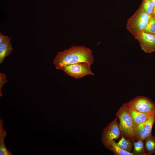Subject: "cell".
<instances>
[{
	"label": "cell",
	"mask_w": 155,
	"mask_h": 155,
	"mask_svg": "<svg viewBox=\"0 0 155 155\" xmlns=\"http://www.w3.org/2000/svg\"><path fill=\"white\" fill-rule=\"evenodd\" d=\"M117 117L110 123L102 131L101 141L104 147L110 150L111 142L118 138L120 135V129Z\"/></svg>",
	"instance_id": "obj_4"
},
{
	"label": "cell",
	"mask_w": 155,
	"mask_h": 155,
	"mask_svg": "<svg viewBox=\"0 0 155 155\" xmlns=\"http://www.w3.org/2000/svg\"><path fill=\"white\" fill-rule=\"evenodd\" d=\"M10 37L7 40L0 44V64L3 61L5 58L10 55L13 50Z\"/></svg>",
	"instance_id": "obj_10"
},
{
	"label": "cell",
	"mask_w": 155,
	"mask_h": 155,
	"mask_svg": "<svg viewBox=\"0 0 155 155\" xmlns=\"http://www.w3.org/2000/svg\"><path fill=\"white\" fill-rule=\"evenodd\" d=\"M139 42L142 49L146 53L155 51V35L142 31L135 36Z\"/></svg>",
	"instance_id": "obj_7"
},
{
	"label": "cell",
	"mask_w": 155,
	"mask_h": 155,
	"mask_svg": "<svg viewBox=\"0 0 155 155\" xmlns=\"http://www.w3.org/2000/svg\"><path fill=\"white\" fill-rule=\"evenodd\" d=\"M9 37L7 36H5L2 33H0V44H1L7 40Z\"/></svg>",
	"instance_id": "obj_19"
},
{
	"label": "cell",
	"mask_w": 155,
	"mask_h": 155,
	"mask_svg": "<svg viewBox=\"0 0 155 155\" xmlns=\"http://www.w3.org/2000/svg\"><path fill=\"white\" fill-rule=\"evenodd\" d=\"M146 141V148L149 154H155V137L151 134Z\"/></svg>",
	"instance_id": "obj_13"
},
{
	"label": "cell",
	"mask_w": 155,
	"mask_h": 155,
	"mask_svg": "<svg viewBox=\"0 0 155 155\" xmlns=\"http://www.w3.org/2000/svg\"><path fill=\"white\" fill-rule=\"evenodd\" d=\"M111 148L110 150L116 155H137L135 153H131L126 151L119 147L115 141L113 140L111 143Z\"/></svg>",
	"instance_id": "obj_12"
},
{
	"label": "cell",
	"mask_w": 155,
	"mask_h": 155,
	"mask_svg": "<svg viewBox=\"0 0 155 155\" xmlns=\"http://www.w3.org/2000/svg\"><path fill=\"white\" fill-rule=\"evenodd\" d=\"M130 140L129 139L127 140H125L122 135L121 139L118 143H116L121 148L130 152L132 147V144Z\"/></svg>",
	"instance_id": "obj_15"
},
{
	"label": "cell",
	"mask_w": 155,
	"mask_h": 155,
	"mask_svg": "<svg viewBox=\"0 0 155 155\" xmlns=\"http://www.w3.org/2000/svg\"><path fill=\"white\" fill-rule=\"evenodd\" d=\"M129 110L136 127L150 118L155 116V110L145 113L138 112L129 109Z\"/></svg>",
	"instance_id": "obj_9"
},
{
	"label": "cell",
	"mask_w": 155,
	"mask_h": 155,
	"mask_svg": "<svg viewBox=\"0 0 155 155\" xmlns=\"http://www.w3.org/2000/svg\"><path fill=\"white\" fill-rule=\"evenodd\" d=\"M152 15L146 13L140 6L128 20L127 28L134 36L144 31Z\"/></svg>",
	"instance_id": "obj_3"
},
{
	"label": "cell",
	"mask_w": 155,
	"mask_h": 155,
	"mask_svg": "<svg viewBox=\"0 0 155 155\" xmlns=\"http://www.w3.org/2000/svg\"><path fill=\"white\" fill-rule=\"evenodd\" d=\"M91 65L86 62H79L64 67L61 70L70 76L80 79L86 75H94L90 69Z\"/></svg>",
	"instance_id": "obj_5"
},
{
	"label": "cell",
	"mask_w": 155,
	"mask_h": 155,
	"mask_svg": "<svg viewBox=\"0 0 155 155\" xmlns=\"http://www.w3.org/2000/svg\"><path fill=\"white\" fill-rule=\"evenodd\" d=\"M152 15H155V7H154Z\"/></svg>",
	"instance_id": "obj_21"
},
{
	"label": "cell",
	"mask_w": 155,
	"mask_h": 155,
	"mask_svg": "<svg viewBox=\"0 0 155 155\" xmlns=\"http://www.w3.org/2000/svg\"><path fill=\"white\" fill-rule=\"evenodd\" d=\"M141 6L148 14L152 15L154 7L150 0H143Z\"/></svg>",
	"instance_id": "obj_17"
},
{
	"label": "cell",
	"mask_w": 155,
	"mask_h": 155,
	"mask_svg": "<svg viewBox=\"0 0 155 155\" xmlns=\"http://www.w3.org/2000/svg\"><path fill=\"white\" fill-rule=\"evenodd\" d=\"M144 31L155 35V15H152Z\"/></svg>",
	"instance_id": "obj_16"
},
{
	"label": "cell",
	"mask_w": 155,
	"mask_h": 155,
	"mask_svg": "<svg viewBox=\"0 0 155 155\" xmlns=\"http://www.w3.org/2000/svg\"><path fill=\"white\" fill-rule=\"evenodd\" d=\"M151 3L154 7H155V0H150Z\"/></svg>",
	"instance_id": "obj_20"
},
{
	"label": "cell",
	"mask_w": 155,
	"mask_h": 155,
	"mask_svg": "<svg viewBox=\"0 0 155 155\" xmlns=\"http://www.w3.org/2000/svg\"><path fill=\"white\" fill-rule=\"evenodd\" d=\"M126 104L130 110L145 113L155 110V103L150 98L144 96H137Z\"/></svg>",
	"instance_id": "obj_6"
},
{
	"label": "cell",
	"mask_w": 155,
	"mask_h": 155,
	"mask_svg": "<svg viewBox=\"0 0 155 155\" xmlns=\"http://www.w3.org/2000/svg\"><path fill=\"white\" fill-rule=\"evenodd\" d=\"M7 80L6 79V75L5 74L0 73V97L2 96V88L3 86L7 82Z\"/></svg>",
	"instance_id": "obj_18"
},
{
	"label": "cell",
	"mask_w": 155,
	"mask_h": 155,
	"mask_svg": "<svg viewBox=\"0 0 155 155\" xmlns=\"http://www.w3.org/2000/svg\"><path fill=\"white\" fill-rule=\"evenodd\" d=\"M4 122L0 118V155H12V154L6 148L4 140L7 136L6 131L3 127Z\"/></svg>",
	"instance_id": "obj_11"
},
{
	"label": "cell",
	"mask_w": 155,
	"mask_h": 155,
	"mask_svg": "<svg viewBox=\"0 0 155 155\" xmlns=\"http://www.w3.org/2000/svg\"><path fill=\"white\" fill-rule=\"evenodd\" d=\"M94 60L90 49L83 46H73L59 52L53 63L56 69L61 70L64 67L79 62H86L92 65Z\"/></svg>",
	"instance_id": "obj_1"
},
{
	"label": "cell",
	"mask_w": 155,
	"mask_h": 155,
	"mask_svg": "<svg viewBox=\"0 0 155 155\" xmlns=\"http://www.w3.org/2000/svg\"><path fill=\"white\" fill-rule=\"evenodd\" d=\"M155 121V116H154L136 127V140L145 141L152 134L153 125Z\"/></svg>",
	"instance_id": "obj_8"
},
{
	"label": "cell",
	"mask_w": 155,
	"mask_h": 155,
	"mask_svg": "<svg viewBox=\"0 0 155 155\" xmlns=\"http://www.w3.org/2000/svg\"><path fill=\"white\" fill-rule=\"evenodd\" d=\"M116 115L119 120L120 129L122 134L132 141L136 140V127L131 115L129 110L125 103L121 107Z\"/></svg>",
	"instance_id": "obj_2"
},
{
	"label": "cell",
	"mask_w": 155,
	"mask_h": 155,
	"mask_svg": "<svg viewBox=\"0 0 155 155\" xmlns=\"http://www.w3.org/2000/svg\"><path fill=\"white\" fill-rule=\"evenodd\" d=\"M134 152L137 155H147L149 154L146 152L143 141L133 142Z\"/></svg>",
	"instance_id": "obj_14"
}]
</instances>
